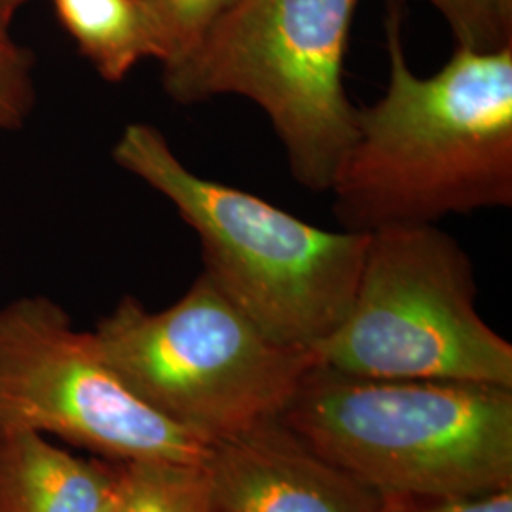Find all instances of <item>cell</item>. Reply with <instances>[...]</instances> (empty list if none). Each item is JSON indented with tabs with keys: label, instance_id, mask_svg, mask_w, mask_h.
<instances>
[{
	"label": "cell",
	"instance_id": "1",
	"mask_svg": "<svg viewBox=\"0 0 512 512\" xmlns=\"http://www.w3.org/2000/svg\"><path fill=\"white\" fill-rule=\"evenodd\" d=\"M389 84L357 109L355 135L329 192L348 232L435 224L512 205V44L459 48L431 78L412 73L401 10L385 19Z\"/></svg>",
	"mask_w": 512,
	"mask_h": 512
},
{
	"label": "cell",
	"instance_id": "2",
	"mask_svg": "<svg viewBox=\"0 0 512 512\" xmlns=\"http://www.w3.org/2000/svg\"><path fill=\"white\" fill-rule=\"evenodd\" d=\"M277 420L380 494L512 488V387L368 378L317 363Z\"/></svg>",
	"mask_w": 512,
	"mask_h": 512
},
{
	"label": "cell",
	"instance_id": "3",
	"mask_svg": "<svg viewBox=\"0 0 512 512\" xmlns=\"http://www.w3.org/2000/svg\"><path fill=\"white\" fill-rule=\"evenodd\" d=\"M112 158L175 205L202 243L203 274L272 340L313 351L340 327L368 234L321 230L196 175L148 124H129Z\"/></svg>",
	"mask_w": 512,
	"mask_h": 512
},
{
	"label": "cell",
	"instance_id": "4",
	"mask_svg": "<svg viewBox=\"0 0 512 512\" xmlns=\"http://www.w3.org/2000/svg\"><path fill=\"white\" fill-rule=\"evenodd\" d=\"M359 0H238L175 67L177 103L241 95L264 110L294 179L329 192L355 135L344 57Z\"/></svg>",
	"mask_w": 512,
	"mask_h": 512
},
{
	"label": "cell",
	"instance_id": "5",
	"mask_svg": "<svg viewBox=\"0 0 512 512\" xmlns=\"http://www.w3.org/2000/svg\"><path fill=\"white\" fill-rule=\"evenodd\" d=\"M92 336L137 399L207 442L277 418L317 365L311 349L272 340L203 272L162 311L122 298Z\"/></svg>",
	"mask_w": 512,
	"mask_h": 512
},
{
	"label": "cell",
	"instance_id": "6",
	"mask_svg": "<svg viewBox=\"0 0 512 512\" xmlns=\"http://www.w3.org/2000/svg\"><path fill=\"white\" fill-rule=\"evenodd\" d=\"M313 353L368 378L512 387V346L476 310L473 262L435 224L368 232L348 313Z\"/></svg>",
	"mask_w": 512,
	"mask_h": 512
},
{
	"label": "cell",
	"instance_id": "7",
	"mask_svg": "<svg viewBox=\"0 0 512 512\" xmlns=\"http://www.w3.org/2000/svg\"><path fill=\"white\" fill-rule=\"evenodd\" d=\"M57 437L97 458L205 463L211 442L137 399L95 348L92 332L46 296L0 310V435Z\"/></svg>",
	"mask_w": 512,
	"mask_h": 512
},
{
	"label": "cell",
	"instance_id": "8",
	"mask_svg": "<svg viewBox=\"0 0 512 512\" xmlns=\"http://www.w3.org/2000/svg\"><path fill=\"white\" fill-rule=\"evenodd\" d=\"M203 465L215 512H384L387 501L277 418L213 440Z\"/></svg>",
	"mask_w": 512,
	"mask_h": 512
},
{
	"label": "cell",
	"instance_id": "9",
	"mask_svg": "<svg viewBox=\"0 0 512 512\" xmlns=\"http://www.w3.org/2000/svg\"><path fill=\"white\" fill-rule=\"evenodd\" d=\"M118 463L80 458L38 433L0 435V512H99Z\"/></svg>",
	"mask_w": 512,
	"mask_h": 512
},
{
	"label": "cell",
	"instance_id": "10",
	"mask_svg": "<svg viewBox=\"0 0 512 512\" xmlns=\"http://www.w3.org/2000/svg\"><path fill=\"white\" fill-rule=\"evenodd\" d=\"M55 14L80 54L107 82H122L158 44L139 0H54Z\"/></svg>",
	"mask_w": 512,
	"mask_h": 512
},
{
	"label": "cell",
	"instance_id": "11",
	"mask_svg": "<svg viewBox=\"0 0 512 512\" xmlns=\"http://www.w3.org/2000/svg\"><path fill=\"white\" fill-rule=\"evenodd\" d=\"M114 512H215L203 463H118Z\"/></svg>",
	"mask_w": 512,
	"mask_h": 512
},
{
	"label": "cell",
	"instance_id": "12",
	"mask_svg": "<svg viewBox=\"0 0 512 512\" xmlns=\"http://www.w3.org/2000/svg\"><path fill=\"white\" fill-rule=\"evenodd\" d=\"M147 12L164 69L190 54L238 0H139Z\"/></svg>",
	"mask_w": 512,
	"mask_h": 512
},
{
	"label": "cell",
	"instance_id": "13",
	"mask_svg": "<svg viewBox=\"0 0 512 512\" xmlns=\"http://www.w3.org/2000/svg\"><path fill=\"white\" fill-rule=\"evenodd\" d=\"M450 25L459 48L495 52L512 44V18L499 0H429Z\"/></svg>",
	"mask_w": 512,
	"mask_h": 512
},
{
	"label": "cell",
	"instance_id": "14",
	"mask_svg": "<svg viewBox=\"0 0 512 512\" xmlns=\"http://www.w3.org/2000/svg\"><path fill=\"white\" fill-rule=\"evenodd\" d=\"M33 103V55L18 44L0 50V131L21 128Z\"/></svg>",
	"mask_w": 512,
	"mask_h": 512
},
{
	"label": "cell",
	"instance_id": "15",
	"mask_svg": "<svg viewBox=\"0 0 512 512\" xmlns=\"http://www.w3.org/2000/svg\"><path fill=\"white\" fill-rule=\"evenodd\" d=\"M384 512H512V488L469 497H391Z\"/></svg>",
	"mask_w": 512,
	"mask_h": 512
},
{
	"label": "cell",
	"instance_id": "16",
	"mask_svg": "<svg viewBox=\"0 0 512 512\" xmlns=\"http://www.w3.org/2000/svg\"><path fill=\"white\" fill-rule=\"evenodd\" d=\"M29 0H0V50L12 48L16 42L10 37V25L19 8Z\"/></svg>",
	"mask_w": 512,
	"mask_h": 512
},
{
	"label": "cell",
	"instance_id": "17",
	"mask_svg": "<svg viewBox=\"0 0 512 512\" xmlns=\"http://www.w3.org/2000/svg\"><path fill=\"white\" fill-rule=\"evenodd\" d=\"M499 4H501V8L512 18V0H499Z\"/></svg>",
	"mask_w": 512,
	"mask_h": 512
},
{
	"label": "cell",
	"instance_id": "18",
	"mask_svg": "<svg viewBox=\"0 0 512 512\" xmlns=\"http://www.w3.org/2000/svg\"><path fill=\"white\" fill-rule=\"evenodd\" d=\"M114 492H116V488H114ZM99 512H114V494H112V497L107 501V505Z\"/></svg>",
	"mask_w": 512,
	"mask_h": 512
}]
</instances>
